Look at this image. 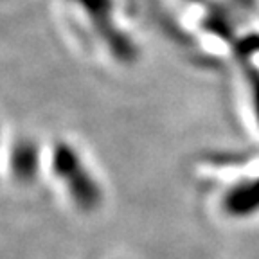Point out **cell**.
<instances>
[{"instance_id": "obj_2", "label": "cell", "mask_w": 259, "mask_h": 259, "mask_svg": "<svg viewBox=\"0 0 259 259\" xmlns=\"http://www.w3.org/2000/svg\"><path fill=\"white\" fill-rule=\"evenodd\" d=\"M77 2L89 13L99 34H103V38L108 44L110 51L121 61L134 60L135 47L122 32L117 31V27L113 29L112 25V15H110L112 13V2L110 0H77Z\"/></svg>"}, {"instance_id": "obj_6", "label": "cell", "mask_w": 259, "mask_h": 259, "mask_svg": "<svg viewBox=\"0 0 259 259\" xmlns=\"http://www.w3.org/2000/svg\"><path fill=\"white\" fill-rule=\"evenodd\" d=\"M255 51H259V36H250L238 47L239 56H248V54L255 53Z\"/></svg>"}, {"instance_id": "obj_4", "label": "cell", "mask_w": 259, "mask_h": 259, "mask_svg": "<svg viewBox=\"0 0 259 259\" xmlns=\"http://www.w3.org/2000/svg\"><path fill=\"white\" fill-rule=\"evenodd\" d=\"M36 166H38V155L34 146L31 142H20L13 150L11 157V167L13 175L22 182L31 180L36 175Z\"/></svg>"}, {"instance_id": "obj_5", "label": "cell", "mask_w": 259, "mask_h": 259, "mask_svg": "<svg viewBox=\"0 0 259 259\" xmlns=\"http://www.w3.org/2000/svg\"><path fill=\"white\" fill-rule=\"evenodd\" d=\"M247 77L252 89V101H254L255 117H257L259 122V70L254 69V67H247Z\"/></svg>"}, {"instance_id": "obj_1", "label": "cell", "mask_w": 259, "mask_h": 259, "mask_svg": "<svg viewBox=\"0 0 259 259\" xmlns=\"http://www.w3.org/2000/svg\"><path fill=\"white\" fill-rule=\"evenodd\" d=\"M53 167L58 177L67 184V189L79 209L94 210L99 205L101 191L89 175V171L83 167L77 153L65 142H60L54 148Z\"/></svg>"}, {"instance_id": "obj_7", "label": "cell", "mask_w": 259, "mask_h": 259, "mask_svg": "<svg viewBox=\"0 0 259 259\" xmlns=\"http://www.w3.org/2000/svg\"><path fill=\"white\" fill-rule=\"evenodd\" d=\"M243 2H245L247 6H250V4H252V0H243Z\"/></svg>"}, {"instance_id": "obj_3", "label": "cell", "mask_w": 259, "mask_h": 259, "mask_svg": "<svg viewBox=\"0 0 259 259\" xmlns=\"http://www.w3.org/2000/svg\"><path fill=\"white\" fill-rule=\"evenodd\" d=\"M223 209L234 218H245L259 210V178L243 182L227 191Z\"/></svg>"}]
</instances>
